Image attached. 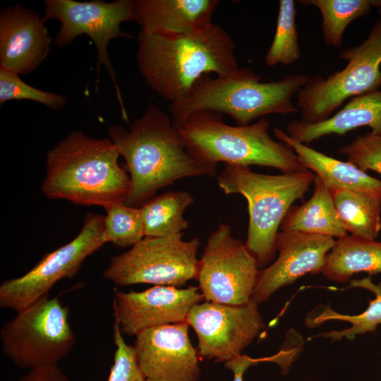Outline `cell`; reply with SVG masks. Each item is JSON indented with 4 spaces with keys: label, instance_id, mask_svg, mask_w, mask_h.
I'll list each match as a JSON object with an SVG mask.
<instances>
[{
    "label": "cell",
    "instance_id": "30bf717a",
    "mask_svg": "<svg viewBox=\"0 0 381 381\" xmlns=\"http://www.w3.org/2000/svg\"><path fill=\"white\" fill-rule=\"evenodd\" d=\"M183 235L144 237L128 251L113 257L104 277L119 286L150 284L177 288L197 279L200 241L197 237L184 241Z\"/></svg>",
    "mask_w": 381,
    "mask_h": 381
},
{
    "label": "cell",
    "instance_id": "d4e9b609",
    "mask_svg": "<svg viewBox=\"0 0 381 381\" xmlns=\"http://www.w3.org/2000/svg\"><path fill=\"white\" fill-rule=\"evenodd\" d=\"M194 198L188 191H169L153 197L141 207L145 237H162L183 233L188 227L183 214Z\"/></svg>",
    "mask_w": 381,
    "mask_h": 381
},
{
    "label": "cell",
    "instance_id": "836d02e7",
    "mask_svg": "<svg viewBox=\"0 0 381 381\" xmlns=\"http://www.w3.org/2000/svg\"><path fill=\"white\" fill-rule=\"evenodd\" d=\"M371 7L381 10V0H370Z\"/></svg>",
    "mask_w": 381,
    "mask_h": 381
},
{
    "label": "cell",
    "instance_id": "f546056e",
    "mask_svg": "<svg viewBox=\"0 0 381 381\" xmlns=\"http://www.w3.org/2000/svg\"><path fill=\"white\" fill-rule=\"evenodd\" d=\"M339 151L346 157L348 162L361 170H373L381 174L380 135L370 131L363 135H358Z\"/></svg>",
    "mask_w": 381,
    "mask_h": 381
},
{
    "label": "cell",
    "instance_id": "484cf974",
    "mask_svg": "<svg viewBox=\"0 0 381 381\" xmlns=\"http://www.w3.org/2000/svg\"><path fill=\"white\" fill-rule=\"evenodd\" d=\"M300 4L314 6L322 16V33L326 44L339 47L347 26L370 12V0H301Z\"/></svg>",
    "mask_w": 381,
    "mask_h": 381
},
{
    "label": "cell",
    "instance_id": "6da1fadb",
    "mask_svg": "<svg viewBox=\"0 0 381 381\" xmlns=\"http://www.w3.org/2000/svg\"><path fill=\"white\" fill-rule=\"evenodd\" d=\"M126 164L131 186L126 204L141 207L156 192L188 177L214 176L216 164L197 156L188 146L172 119L155 104L132 121L129 130L115 125L108 128Z\"/></svg>",
    "mask_w": 381,
    "mask_h": 381
},
{
    "label": "cell",
    "instance_id": "8fae6325",
    "mask_svg": "<svg viewBox=\"0 0 381 381\" xmlns=\"http://www.w3.org/2000/svg\"><path fill=\"white\" fill-rule=\"evenodd\" d=\"M104 217L86 214L79 234L69 243L47 253L25 274L4 281L0 286V306L17 313L30 306L56 282L73 277L89 256L104 243Z\"/></svg>",
    "mask_w": 381,
    "mask_h": 381
},
{
    "label": "cell",
    "instance_id": "4316f807",
    "mask_svg": "<svg viewBox=\"0 0 381 381\" xmlns=\"http://www.w3.org/2000/svg\"><path fill=\"white\" fill-rule=\"evenodd\" d=\"M296 4L294 0H279L276 30L265 56L269 67L278 64L290 66L299 60L301 50L296 23Z\"/></svg>",
    "mask_w": 381,
    "mask_h": 381
},
{
    "label": "cell",
    "instance_id": "4fadbf2b",
    "mask_svg": "<svg viewBox=\"0 0 381 381\" xmlns=\"http://www.w3.org/2000/svg\"><path fill=\"white\" fill-rule=\"evenodd\" d=\"M186 322L198 339V354L225 363L241 354L265 328L258 304L200 302L190 309Z\"/></svg>",
    "mask_w": 381,
    "mask_h": 381
},
{
    "label": "cell",
    "instance_id": "7402d4cb",
    "mask_svg": "<svg viewBox=\"0 0 381 381\" xmlns=\"http://www.w3.org/2000/svg\"><path fill=\"white\" fill-rule=\"evenodd\" d=\"M381 274V242L346 235L338 238L326 256L322 274L329 280L347 282L358 272Z\"/></svg>",
    "mask_w": 381,
    "mask_h": 381
},
{
    "label": "cell",
    "instance_id": "e575fe53",
    "mask_svg": "<svg viewBox=\"0 0 381 381\" xmlns=\"http://www.w3.org/2000/svg\"><path fill=\"white\" fill-rule=\"evenodd\" d=\"M378 11H379V13H380V15L381 16V10H378Z\"/></svg>",
    "mask_w": 381,
    "mask_h": 381
},
{
    "label": "cell",
    "instance_id": "4dcf8cb0",
    "mask_svg": "<svg viewBox=\"0 0 381 381\" xmlns=\"http://www.w3.org/2000/svg\"><path fill=\"white\" fill-rule=\"evenodd\" d=\"M113 329L116 350L107 381H146L138 364L134 347L126 343L116 322Z\"/></svg>",
    "mask_w": 381,
    "mask_h": 381
},
{
    "label": "cell",
    "instance_id": "ac0fdd59",
    "mask_svg": "<svg viewBox=\"0 0 381 381\" xmlns=\"http://www.w3.org/2000/svg\"><path fill=\"white\" fill-rule=\"evenodd\" d=\"M219 4V0H133L134 20L147 34L191 35L211 26Z\"/></svg>",
    "mask_w": 381,
    "mask_h": 381
},
{
    "label": "cell",
    "instance_id": "cb8c5ba5",
    "mask_svg": "<svg viewBox=\"0 0 381 381\" xmlns=\"http://www.w3.org/2000/svg\"><path fill=\"white\" fill-rule=\"evenodd\" d=\"M339 218L351 236L373 241L381 230V195L337 189L331 190Z\"/></svg>",
    "mask_w": 381,
    "mask_h": 381
},
{
    "label": "cell",
    "instance_id": "d6986e66",
    "mask_svg": "<svg viewBox=\"0 0 381 381\" xmlns=\"http://www.w3.org/2000/svg\"><path fill=\"white\" fill-rule=\"evenodd\" d=\"M368 126L381 135V90L356 96L327 119L316 123L300 120L290 121L286 127L291 138L308 143L331 134L344 135L357 128Z\"/></svg>",
    "mask_w": 381,
    "mask_h": 381
},
{
    "label": "cell",
    "instance_id": "f1b7e54d",
    "mask_svg": "<svg viewBox=\"0 0 381 381\" xmlns=\"http://www.w3.org/2000/svg\"><path fill=\"white\" fill-rule=\"evenodd\" d=\"M28 99L59 111L67 104L65 95L32 87L24 82L20 75L0 67V105L7 101Z\"/></svg>",
    "mask_w": 381,
    "mask_h": 381
},
{
    "label": "cell",
    "instance_id": "9c48e42d",
    "mask_svg": "<svg viewBox=\"0 0 381 381\" xmlns=\"http://www.w3.org/2000/svg\"><path fill=\"white\" fill-rule=\"evenodd\" d=\"M44 4L43 20L45 22L47 20L54 19L61 23V27L54 40L57 47L63 48L67 46L80 35H86L93 41L97 51L96 90L99 84L101 66H104L115 87L121 116L129 124L107 48L113 39L133 38L130 32L121 28L122 23L134 20L133 0H116L113 2L102 0H45Z\"/></svg>",
    "mask_w": 381,
    "mask_h": 381
},
{
    "label": "cell",
    "instance_id": "7c38bea8",
    "mask_svg": "<svg viewBox=\"0 0 381 381\" xmlns=\"http://www.w3.org/2000/svg\"><path fill=\"white\" fill-rule=\"evenodd\" d=\"M199 260L197 279L204 299L228 305L251 300L259 268L229 224H219L209 236Z\"/></svg>",
    "mask_w": 381,
    "mask_h": 381
},
{
    "label": "cell",
    "instance_id": "d6a6232c",
    "mask_svg": "<svg viewBox=\"0 0 381 381\" xmlns=\"http://www.w3.org/2000/svg\"><path fill=\"white\" fill-rule=\"evenodd\" d=\"M262 362H270V357L252 358L248 356L241 354L224 363L225 368L233 372V381H243V375L247 369Z\"/></svg>",
    "mask_w": 381,
    "mask_h": 381
},
{
    "label": "cell",
    "instance_id": "44dd1931",
    "mask_svg": "<svg viewBox=\"0 0 381 381\" xmlns=\"http://www.w3.org/2000/svg\"><path fill=\"white\" fill-rule=\"evenodd\" d=\"M311 198L300 206H291L283 219L282 231L323 235L341 238L347 235L337 212L331 190L315 175Z\"/></svg>",
    "mask_w": 381,
    "mask_h": 381
},
{
    "label": "cell",
    "instance_id": "277c9868",
    "mask_svg": "<svg viewBox=\"0 0 381 381\" xmlns=\"http://www.w3.org/2000/svg\"><path fill=\"white\" fill-rule=\"evenodd\" d=\"M310 77L289 74L277 81L263 82L248 68H239L236 73L226 77L207 75L184 101L170 104L169 109L175 126L198 111L225 114L238 126H247L268 114L299 112L292 97Z\"/></svg>",
    "mask_w": 381,
    "mask_h": 381
},
{
    "label": "cell",
    "instance_id": "83f0119b",
    "mask_svg": "<svg viewBox=\"0 0 381 381\" xmlns=\"http://www.w3.org/2000/svg\"><path fill=\"white\" fill-rule=\"evenodd\" d=\"M105 242L121 248L133 246L145 237L139 207L124 202L114 203L104 207Z\"/></svg>",
    "mask_w": 381,
    "mask_h": 381
},
{
    "label": "cell",
    "instance_id": "ffe728a7",
    "mask_svg": "<svg viewBox=\"0 0 381 381\" xmlns=\"http://www.w3.org/2000/svg\"><path fill=\"white\" fill-rule=\"evenodd\" d=\"M273 133L294 150L303 166L320 178L330 190H353L381 195V181L371 177L351 162L326 155L294 140L277 127L273 128Z\"/></svg>",
    "mask_w": 381,
    "mask_h": 381
},
{
    "label": "cell",
    "instance_id": "e0dca14e",
    "mask_svg": "<svg viewBox=\"0 0 381 381\" xmlns=\"http://www.w3.org/2000/svg\"><path fill=\"white\" fill-rule=\"evenodd\" d=\"M52 39L39 13L17 4L0 12V67L19 75L35 70Z\"/></svg>",
    "mask_w": 381,
    "mask_h": 381
},
{
    "label": "cell",
    "instance_id": "1f68e13d",
    "mask_svg": "<svg viewBox=\"0 0 381 381\" xmlns=\"http://www.w3.org/2000/svg\"><path fill=\"white\" fill-rule=\"evenodd\" d=\"M18 381H71L58 365H47L28 370Z\"/></svg>",
    "mask_w": 381,
    "mask_h": 381
},
{
    "label": "cell",
    "instance_id": "ba28073f",
    "mask_svg": "<svg viewBox=\"0 0 381 381\" xmlns=\"http://www.w3.org/2000/svg\"><path fill=\"white\" fill-rule=\"evenodd\" d=\"M0 338L6 356L18 368L28 370L57 365L75 340L68 308L59 298L49 296L5 322Z\"/></svg>",
    "mask_w": 381,
    "mask_h": 381
},
{
    "label": "cell",
    "instance_id": "7a4b0ae2",
    "mask_svg": "<svg viewBox=\"0 0 381 381\" xmlns=\"http://www.w3.org/2000/svg\"><path fill=\"white\" fill-rule=\"evenodd\" d=\"M236 44L229 33L212 23L191 35L161 36L140 31L136 61L147 85L170 104L184 101L197 83L214 73H236Z\"/></svg>",
    "mask_w": 381,
    "mask_h": 381
},
{
    "label": "cell",
    "instance_id": "5b68a950",
    "mask_svg": "<svg viewBox=\"0 0 381 381\" xmlns=\"http://www.w3.org/2000/svg\"><path fill=\"white\" fill-rule=\"evenodd\" d=\"M176 127L197 156L216 165L256 164L283 173L308 170L289 145L270 137V122L265 117L247 126H231L221 113L198 111Z\"/></svg>",
    "mask_w": 381,
    "mask_h": 381
},
{
    "label": "cell",
    "instance_id": "52a82bcc",
    "mask_svg": "<svg viewBox=\"0 0 381 381\" xmlns=\"http://www.w3.org/2000/svg\"><path fill=\"white\" fill-rule=\"evenodd\" d=\"M339 59L348 61L344 68L326 78L310 77L296 94L301 121H325L347 99L381 87V16L368 37L361 44L341 51Z\"/></svg>",
    "mask_w": 381,
    "mask_h": 381
},
{
    "label": "cell",
    "instance_id": "3957f363",
    "mask_svg": "<svg viewBox=\"0 0 381 381\" xmlns=\"http://www.w3.org/2000/svg\"><path fill=\"white\" fill-rule=\"evenodd\" d=\"M120 153L109 138H96L73 131L47 155L42 191L49 199L77 205L126 202L130 176L118 163Z\"/></svg>",
    "mask_w": 381,
    "mask_h": 381
},
{
    "label": "cell",
    "instance_id": "2e32d148",
    "mask_svg": "<svg viewBox=\"0 0 381 381\" xmlns=\"http://www.w3.org/2000/svg\"><path fill=\"white\" fill-rule=\"evenodd\" d=\"M335 242L334 238L323 235L278 232L275 240L278 257L272 264L259 270L251 299L259 305L301 277L322 273L326 256Z\"/></svg>",
    "mask_w": 381,
    "mask_h": 381
},
{
    "label": "cell",
    "instance_id": "5bb4252c",
    "mask_svg": "<svg viewBox=\"0 0 381 381\" xmlns=\"http://www.w3.org/2000/svg\"><path fill=\"white\" fill-rule=\"evenodd\" d=\"M203 300L196 286L155 285L129 292L115 289L113 315L123 334L136 336L147 329L186 322L192 307Z\"/></svg>",
    "mask_w": 381,
    "mask_h": 381
},
{
    "label": "cell",
    "instance_id": "9a60e30c",
    "mask_svg": "<svg viewBox=\"0 0 381 381\" xmlns=\"http://www.w3.org/2000/svg\"><path fill=\"white\" fill-rule=\"evenodd\" d=\"M187 322L160 325L137 334L134 349L146 381H198V351Z\"/></svg>",
    "mask_w": 381,
    "mask_h": 381
},
{
    "label": "cell",
    "instance_id": "603a6c76",
    "mask_svg": "<svg viewBox=\"0 0 381 381\" xmlns=\"http://www.w3.org/2000/svg\"><path fill=\"white\" fill-rule=\"evenodd\" d=\"M349 287H360L373 292L375 298L369 301L368 307L361 314L349 315L341 314L332 310L329 306L320 305L306 318V325L309 328L316 327L330 320H340L350 322L351 327L342 330H332L319 333L313 337L330 339L332 341L346 338L353 340L357 335L374 332L381 325V283L372 282L370 277L350 281Z\"/></svg>",
    "mask_w": 381,
    "mask_h": 381
},
{
    "label": "cell",
    "instance_id": "8992f818",
    "mask_svg": "<svg viewBox=\"0 0 381 381\" xmlns=\"http://www.w3.org/2000/svg\"><path fill=\"white\" fill-rule=\"evenodd\" d=\"M314 179L315 174L309 170L267 175L233 164H224L218 174V185L225 194L239 193L247 200L249 224L245 246L259 269L274 258L281 223L293 203L303 198Z\"/></svg>",
    "mask_w": 381,
    "mask_h": 381
}]
</instances>
